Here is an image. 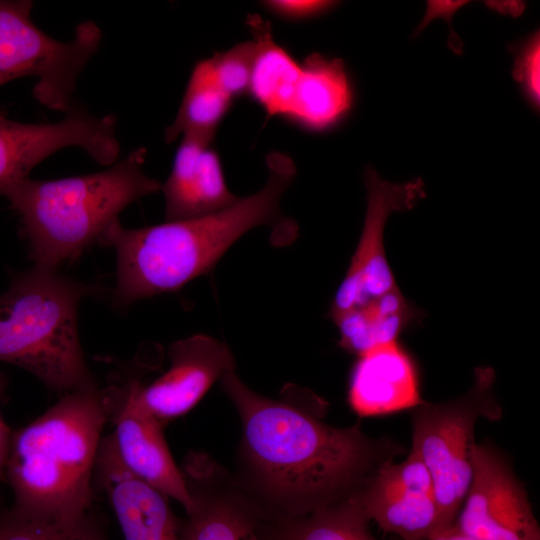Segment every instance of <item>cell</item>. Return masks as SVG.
Here are the masks:
<instances>
[{
    "instance_id": "28",
    "label": "cell",
    "mask_w": 540,
    "mask_h": 540,
    "mask_svg": "<svg viewBox=\"0 0 540 540\" xmlns=\"http://www.w3.org/2000/svg\"><path fill=\"white\" fill-rule=\"evenodd\" d=\"M426 540H473L460 532L454 525L445 529Z\"/></svg>"
},
{
    "instance_id": "3",
    "label": "cell",
    "mask_w": 540,
    "mask_h": 540,
    "mask_svg": "<svg viewBox=\"0 0 540 540\" xmlns=\"http://www.w3.org/2000/svg\"><path fill=\"white\" fill-rule=\"evenodd\" d=\"M109 395L97 384L65 395L13 431L6 467L16 513L70 523L92 511L93 478L109 419Z\"/></svg>"
},
{
    "instance_id": "4",
    "label": "cell",
    "mask_w": 540,
    "mask_h": 540,
    "mask_svg": "<svg viewBox=\"0 0 540 540\" xmlns=\"http://www.w3.org/2000/svg\"><path fill=\"white\" fill-rule=\"evenodd\" d=\"M147 150L138 147L110 168L54 180L26 178L3 194L18 213L34 265L56 270L72 262L121 211L161 190L143 168Z\"/></svg>"
},
{
    "instance_id": "26",
    "label": "cell",
    "mask_w": 540,
    "mask_h": 540,
    "mask_svg": "<svg viewBox=\"0 0 540 540\" xmlns=\"http://www.w3.org/2000/svg\"><path fill=\"white\" fill-rule=\"evenodd\" d=\"M273 14L287 20H302L331 9L335 2L319 0H271L262 2Z\"/></svg>"
},
{
    "instance_id": "11",
    "label": "cell",
    "mask_w": 540,
    "mask_h": 540,
    "mask_svg": "<svg viewBox=\"0 0 540 540\" xmlns=\"http://www.w3.org/2000/svg\"><path fill=\"white\" fill-rule=\"evenodd\" d=\"M192 508L180 540H265L257 502L205 454H189L181 468Z\"/></svg>"
},
{
    "instance_id": "14",
    "label": "cell",
    "mask_w": 540,
    "mask_h": 540,
    "mask_svg": "<svg viewBox=\"0 0 540 540\" xmlns=\"http://www.w3.org/2000/svg\"><path fill=\"white\" fill-rule=\"evenodd\" d=\"M109 409L114 423L111 437L124 467L188 512L192 499L165 440L164 425L137 406L125 389L109 395Z\"/></svg>"
},
{
    "instance_id": "19",
    "label": "cell",
    "mask_w": 540,
    "mask_h": 540,
    "mask_svg": "<svg viewBox=\"0 0 540 540\" xmlns=\"http://www.w3.org/2000/svg\"><path fill=\"white\" fill-rule=\"evenodd\" d=\"M424 311L405 298L399 287L348 311L332 321L339 331V346L356 356L380 345L399 341L421 324Z\"/></svg>"
},
{
    "instance_id": "18",
    "label": "cell",
    "mask_w": 540,
    "mask_h": 540,
    "mask_svg": "<svg viewBox=\"0 0 540 540\" xmlns=\"http://www.w3.org/2000/svg\"><path fill=\"white\" fill-rule=\"evenodd\" d=\"M352 101V88L343 61L313 53L301 63L285 119L308 130H325L346 116Z\"/></svg>"
},
{
    "instance_id": "10",
    "label": "cell",
    "mask_w": 540,
    "mask_h": 540,
    "mask_svg": "<svg viewBox=\"0 0 540 540\" xmlns=\"http://www.w3.org/2000/svg\"><path fill=\"white\" fill-rule=\"evenodd\" d=\"M473 478L454 526L473 540H540L524 485L495 447L474 443Z\"/></svg>"
},
{
    "instance_id": "17",
    "label": "cell",
    "mask_w": 540,
    "mask_h": 540,
    "mask_svg": "<svg viewBox=\"0 0 540 540\" xmlns=\"http://www.w3.org/2000/svg\"><path fill=\"white\" fill-rule=\"evenodd\" d=\"M348 401L362 417L413 409L423 401L414 358L399 341L358 355L349 377Z\"/></svg>"
},
{
    "instance_id": "9",
    "label": "cell",
    "mask_w": 540,
    "mask_h": 540,
    "mask_svg": "<svg viewBox=\"0 0 540 540\" xmlns=\"http://www.w3.org/2000/svg\"><path fill=\"white\" fill-rule=\"evenodd\" d=\"M364 184L367 191L364 224L348 270L331 302L328 311L331 320L398 288L385 253V225L393 212L412 209L426 196L420 178L392 183L383 180L371 167L366 169Z\"/></svg>"
},
{
    "instance_id": "27",
    "label": "cell",
    "mask_w": 540,
    "mask_h": 540,
    "mask_svg": "<svg viewBox=\"0 0 540 540\" xmlns=\"http://www.w3.org/2000/svg\"><path fill=\"white\" fill-rule=\"evenodd\" d=\"M7 377L0 372V400L7 386ZM13 430L4 421L0 411V482L6 481V467Z\"/></svg>"
},
{
    "instance_id": "23",
    "label": "cell",
    "mask_w": 540,
    "mask_h": 540,
    "mask_svg": "<svg viewBox=\"0 0 540 540\" xmlns=\"http://www.w3.org/2000/svg\"><path fill=\"white\" fill-rule=\"evenodd\" d=\"M0 540H108L92 513L70 523L32 519L0 505Z\"/></svg>"
},
{
    "instance_id": "5",
    "label": "cell",
    "mask_w": 540,
    "mask_h": 540,
    "mask_svg": "<svg viewBox=\"0 0 540 540\" xmlns=\"http://www.w3.org/2000/svg\"><path fill=\"white\" fill-rule=\"evenodd\" d=\"M97 289L33 265L0 295V362L65 395L96 385L79 340L77 312Z\"/></svg>"
},
{
    "instance_id": "16",
    "label": "cell",
    "mask_w": 540,
    "mask_h": 540,
    "mask_svg": "<svg viewBox=\"0 0 540 540\" xmlns=\"http://www.w3.org/2000/svg\"><path fill=\"white\" fill-rule=\"evenodd\" d=\"M214 139L183 135L171 173L161 190L165 221H181L218 212L239 197L228 188Z\"/></svg>"
},
{
    "instance_id": "13",
    "label": "cell",
    "mask_w": 540,
    "mask_h": 540,
    "mask_svg": "<svg viewBox=\"0 0 540 540\" xmlns=\"http://www.w3.org/2000/svg\"><path fill=\"white\" fill-rule=\"evenodd\" d=\"M364 516L403 540H426L442 531L432 478L413 453L381 465L352 496Z\"/></svg>"
},
{
    "instance_id": "6",
    "label": "cell",
    "mask_w": 540,
    "mask_h": 540,
    "mask_svg": "<svg viewBox=\"0 0 540 540\" xmlns=\"http://www.w3.org/2000/svg\"><path fill=\"white\" fill-rule=\"evenodd\" d=\"M492 367L474 370L472 387L449 401H422L412 409L413 452L427 468L435 489L442 531L454 525L473 478L471 449L480 418L502 416Z\"/></svg>"
},
{
    "instance_id": "7",
    "label": "cell",
    "mask_w": 540,
    "mask_h": 540,
    "mask_svg": "<svg viewBox=\"0 0 540 540\" xmlns=\"http://www.w3.org/2000/svg\"><path fill=\"white\" fill-rule=\"evenodd\" d=\"M33 2L0 0V86L35 77L34 98L49 109L67 112L77 80L102 39L92 20L75 27L69 42L56 40L31 19Z\"/></svg>"
},
{
    "instance_id": "24",
    "label": "cell",
    "mask_w": 540,
    "mask_h": 540,
    "mask_svg": "<svg viewBox=\"0 0 540 540\" xmlns=\"http://www.w3.org/2000/svg\"><path fill=\"white\" fill-rule=\"evenodd\" d=\"M257 49L253 38L207 58L216 83L233 100L249 92Z\"/></svg>"
},
{
    "instance_id": "20",
    "label": "cell",
    "mask_w": 540,
    "mask_h": 540,
    "mask_svg": "<svg viewBox=\"0 0 540 540\" xmlns=\"http://www.w3.org/2000/svg\"><path fill=\"white\" fill-rule=\"evenodd\" d=\"M247 23L258 44L248 94L268 117L285 118L300 76L301 63L274 41L269 22L253 15Z\"/></svg>"
},
{
    "instance_id": "12",
    "label": "cell",
    "mask_w": 540,
    "mask_h": 540,
    "mask_svg": "<svg viewBox=\"0 0 540 540\" xmlns=\"http://www.w3.org/2000/svg\"><path fill=\"white\" fill-rule=\"evenodd\" d=\"M168 358V369L150 384L132 380L124 387L137 406L163 425L189 412L215 382L235 370L229 347L204 334L172 343Z\"/></svg>"
},
{
    "instance_id": "2",
    "label": "cell",
    "mask_w": 540,
    "mask_h": 540,
    "mask_svg": "<svg viewBox=\"0 0 540 540\" xmlns=\"http://www.w3.org/2000/svg\"><path fill=\"white\" fill-rule=\"evenodd\" d=\"M266 165L268 177L259 191L239 197L218 212L137 229L114 220L98 240L116 252L114 305L127 307L143 298L177 291L212 271L251 229L288 222L280 203L295 178L296 165L281 152L270 153Z\"/></svg>"
},
{
    "instance_id": "21",
    "label": "cell",
    "mask_w": 540,
    "mask_h": 540,
    "mask_svg": "<svg viewBox=\"0 0 540 540\" xmlns=\"http://www.w3.org/2000/svg\"><path fill=\"white\" fill-rule=\"evenodd\" d=\"M369 520L350 497L312 513L287 518H267L265 540H377Z\"/></svg>"
},
{
    "instance_id": "8",
    "label": "cell",
    "mask_w": 540,
    "mask_h": 540,
    "mask_svg": "<svg viewBox=\"0 0 540 540\" xmlns=\"http://www.w3.org/2000/svg\"><path fill=\"white\" fill-rule=\"evenodd\" d=\"M116 131L115 115L95 116L75 102L52 123L18 122L0 109V195L63 148L79 147L100 165L114 164L120 153Z\"/></svg>"
},
{
    "instance_id": "25",
    "label": "cell",
    "mask_w": 540,
    "mask_h": 540,
    "mask_svg": "<svg viewBox=\"0 0 540 540\" xmlns=\"http://www.w3.org/2000/svg\"><path fill=\"white\" fill-rule=\"evenodd\" d=\"M540 38L539 33L529 37L517 49L514 77L533 106H539L540 85Z\"/></svg>"
},
{
    "instance_id": "15",
    "label": "cell",
    "mask_w": 540,
    "mask_h": 540,
    "mask_svg": "<svg viewBox=\"0 0 540 540\" xmlns=\"http://www.w3.org/2000/svg\"><path fill=\"white\" fill-rule=\"evenodd\" d=\"M95 479L110 502L124 540H180V521L169 498L124 467L111 435L102 438Z\"/></svg>"
},
{
    "instance_id": "1",
    "label": "cell",
    "mask_w": 540,
    "mask_h": 540,
    "mask_svg": "<svg viewBox=\"0 0 540 540\" xmlns=\"http://www.w3.org/2000/svg\"><path fill=\"white\" fill-rule=\"evenodd\" d=\"M220 384L242 424L241 454L254 499L268 518L297 517L344 501L404 447L367 436L359 424L335 427L321 420L322 401L288 386L274 400L250 389L235 373Z\"/></svg>"
},
{
    "instance_id": "22",
    "label": "cell",
    "mask_w": 540,
    "mask_h": 540,
    "mask_svg": "<svg viewBox=\"0 0 540 540\" xmlns=\"http://www.w3.org/2000/svg\"><path fill=\"white\" fill-rule=\"evenodd\" d=\"M233 101L216 83L208 59L197 62L176 117L165 130V141L171 143L189 134L214 139Z\"/></svg>"
}]
</instances>
